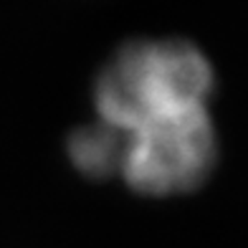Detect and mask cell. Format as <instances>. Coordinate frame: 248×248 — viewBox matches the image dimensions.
<instances>
[{
	"label": "cell",
	"mask_w": 248,
	"mask_h": 248,
	"mask_svg": "<svg viewBox=\"0 0 248 248\" xmlns=\"http://www.w3.org/2000/svg\"><path fill=\"white\" fill-rule=\"evenodd\" d=\"M213 69L187 41H137L104 63L96 86V119L119 132L208 107Z\"/></svg>",
	"instance_id": "1"
},
{
	"label": "cell",
	"mask_w": 248,
	"mask_h": 248,
	"mask_svg": "<svg viewBox=\"0 0 248 248\" xmlns=\"http://www.w3.org/2000/svg\"><path fill=\"white\" fill-rule=\"evenodd\" d=\"M122 134L119 175L142 195L187 193L216 165V129L208 107L155 119Z\"/></svg>",
	"instance_id": "2"
},
{
	"label": "cell",
	"mask_w": 248,
	"mask_h": 248,
	"mask_svg": "<svg viewBox=\"0 0 248 248\" xmlns=\"http://www.w3.org/2000/svg\"><path fill=\"white\" fill-rule=\"evenodd\" d=\"M71 162L89 177H111L122 170L124 134L107 122H92L78 127L69 140Z\"/></svg>",
	"instance_id": "3"
}]
</instances>
